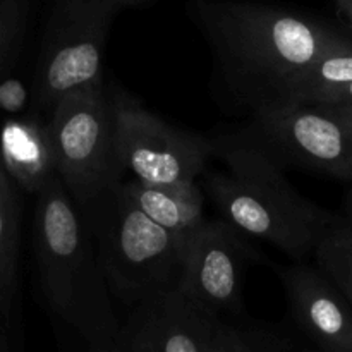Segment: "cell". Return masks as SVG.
Wrapping results in <instances>:
<instances>
[{"label": "cell", "mask_w": 352, "mask_h": 352, "mask_svg": "<svg viewBox=\"0 0 352 352\" xmlns=\"http://www.w3.org/2000/svg\"><path fill=\"white\" fill-rule=\"evenodd\" d=\"M195 16L230 88L251 107L278 89L320 55L349 40L302 14L243 0H201Z\"/></svg>", "instance_id": "1"}, {"label": "cell", "mask_w": 352, "mask_h": 352, "mask_svg": "<svg viewBox=\"0 0 352 352\" xmlns=\"http://www.w3.org/2000/svg\"><path fill=\"white\" fill-rule=\"evenodd\" d=\"M34 250L41 291L52 309L93 351L119 346L122 327L95 241L60 179L38 192Z\"/></svg>", "instance_id": "2"}, {"label": "cell", "mask_w": 352, "mask_h": 352, "mask_svg": "<svg viewBox=\"0 0 352 352\" xmlns=\"http://www.w3.org/2000/svg\"><path fill=\"white\" fill-rule=\"evenodd\" d=\"M226 168L206 175V195L226 222L302 260L315 250L332 215L302 198L265 151L244 136L213 140Z\"/></svg>", "instance_id": "3"}, {"label": "cell", "mask_w": 352, "mask_h": 352, "mask_svg": "<svg viewBox=\"0 0 352 352\" xmlns=\"http://www.w3.org/2000/svg\"><path fill=\"white\" fill-rule=\"evenodd\" d=\"M120 182L78 208L95 241L110 292L134 306L179 285L184 248L134 205Z\"/></svg>", "instance_id": "4"}, {"label": "cell", "mask_w": 352, "mask_h": 352, "mask_svg": "<svg viewBox=\"0 0 352 352\" xmlns=\"http://www.w3.org/2000/svg\"><path fill=\"white\" fill-rule=\"evenodd\" d=\"M57 174L76 206L122 181L116 150L113 98L102 82L58 100L47 120Z\"/></svg>", "instance_id": "5"}, {"label": "cell", "mask_w": 352, "mask_h": 352, "mask_svg": "<svg viewBox=\"0 0 352 352\" xmlns=\"http://www.w3.org/2000/svg\"><path fill=\"white\" fill-rule=\"evenodd\" d=\"M244 138L278 167L294 165L352 181V112L342 107L272 100L254 107Z\"/></svg>", "instance_id": "6"}, {"label": "cell", "mask_w": 352, "mask_h": 352, "mask_svg": "<svg viewBox=\"0 0 352 352\" xmlns=\"http://www.w3.org/2000/svg\"><path fill=\"white\" fill-rule=\"evenodd\" d=\"M120 7L117 0H52L34 72L40 109L103 81V50Z\"/></svg>", "instance_id": "7"}, {"label": "cell", "mask_w": 352, "mask_h": 352, "mask_svg": "<svg viewBox=\"0 0 352 352\" xmlns=\"http://www.w3.org/2000/svg\"><path fill=\"white\" fill-rule=\"evenodd\" d=\"M113 119L120 165L140 181H196L215 151L213 140L170 126L129 96L113 98Z\"/></svg>", "instance_id": "8"}, {"label": "cell", "mask_w": 352, "mask_h": 352, "mask_svg": "<svg viewBox=\"0 0 352 352\" xmlns=\"http://www.w3.org/2000/svg\"><path fill=\"white\" fill-rule=\"evenodd\" d=\"M254 253L226 220H205L186 246L179 289L217 316L243 308V285Z\"/></svg>", "instance_id": "9"}, {"label": "cell", "mask_w": 352, "mask_h": 352, "mask_svg": "<svg viewBox=\"0 0 352 352\" xmlns=\"http://www.w3.org/2000/svg\"><path fill=\"white\" fill-rule=\"evenodd\" d=\"M119 346L134 352H212L222 320L175 287L133 306Z\"/></svg>", "instance_id": "10"}, {"label": "cell", "mask_w": 352, "mask_h": 352, "mask_svg": "<svg viewBox=\"0 0 352 352\" xmlns=\"http://www.w3.org/2000/svg\"><path fill=\"white\" fill-rule=\"evenodd\" d=\"M296 322L325 352H352V306L320 270L294 265L280 272Z\"/></svg>", "instance_id": "11"}, {"label": "cell", "mask_w": 352, "mask_h": 352, "mask_svg": "<svg viewBox=\"0 0 352 352\" xmlns=\"http://www.w3.org/2000/svg\"><path fill=\"white\" fill-rule=\"evenodd\" d=\"M0 160L14 184L26 192L38 195L58 179L47 120L7 119L0 127Z\"/></svg>", "instance_id": "12"}, {"label": "cell", "mask_w": 352, "mask_h": 352, "mask_svg": "<svg viewBox=\"0 0 352 352\" xmlns=\"http://www.w3.org/2000/svg\"><path fill=\"white\" fill-rule=\"evenodd\" d=\"M134 205L157 226L167 230L184 248L205 223V196L196 181L144 182L140 179L120 182Z\"/></svg>", "instance_id": "13"}, {"label": "cell", "mask_w": 352, "mask_h": 352, "mask_svg": "<svg viewBox=\"0 0 352 352\" xmlns=\"http://www.w3.org/2000/svg\"><path fill=\"white\" fill-rule=\"evenodd\" d=\"M352 81V40L330 48L313 64L292 76L274 100L313 102L323 93ZM267 103V102H265Z\"/></svg>", "instance_id": "14"}, {"label": "cell", "mask_w": 352, "mask_h": 352, "mask_svg": "<svg viewBox=\"0 0 352 352\" xmlns=\"http://www.w3.org/2000/svg\"><path fill=\"white\" fill-rule=\"evenodd\" d=\"M17 186L0 160V309L9 313L17 287L21 205Z\"/></svg>", "instance_id": "15"}, {"label": "cell", "mask_w": 352, "mask_h": 352, "mask_svg": "<svg viewBox=\"0 0 352 352\" xmlns=\"http://www.w3.org/2000/svg\"><path fill=\"white\" fill-rule=\"evenodd\" d=\"M318 270L352 306V226L332 219L315 250Z\"/></svg>", "instance_id": "16"}, {"label": "cell", "mask_w": 352, "mask_h": 352, "mask_svg": "<svg viewBox=\"0 0 352 352\" xmlns=\"http://www.w3.org/2000/svg\"><path fill=\"white\" fill-rule=\"evenodd\" d=\"M30 0H0V71L23 40Z\"/></svg>", "instance_id": "17"}, {"label": "cell", "mask_w": 352, "mask_h": 352, "mask_svg": "<svg viewBox=\"0 0 352 352\" xmlns=\"http://www.w3.org/2000/svg\"><path fill=\"white\" fill-rule=\"evenodd\" d=\"M30 100V91L19 78H7L0 81V110L10 116L24 112Z\"/></svg>", "instance_id": "18"}, {"label": "cell", "mask_w": 352, "mask_h": 352, "mask_svg": "<svg viewBox=\"0 0 352 352\" xmlns=\"http://www.w3.org/2000/svg\"><path fill=\"white\" fill-rule=\"evenodd\" d=\"M212 352H261L244 333L222 323Z\"/></svg>", "instance_id": "19"}, {"label": "cell", "mask_w": 352, "mask_h": 352, "mask_svg": "<svg viewBox=\"0 0 352 352\" xmlns=\"http://www.w3.org/2000/svg\"><path fill=\"white\" fill-rule=\"evenodd\" d=\"M313 102L330 103V105L342 107V109H347L352 112V81L323 93V95H320L318 98L313 100Z\"/></svg>", "instance_id": "20"}, {"label": "cell", "mask_w": 352, "mask_h": 352, "mask_svg": "<svg viewBox=\"0 0 352 352\" xmlns=\"http://www.w3.org/2000/svg\"><path fill=\"white\" fill-rule=\"evenodd\" d=\"M333 3H336L337 14L342 19V23L352 33V0H333Z\"/></svg>", "instance_id": "21"}, {"label": "cell", "mask_w": 352, "mask_h": 352, "mask_svg": "<svg viewBox=\"0 0 352 352\" xmlns=\"http://www.w3.org/2000/svg\"><path fill=\"white\" fill-rule=\"evenodd\" d=\"M117 2L124 7V6H138V3L148 2V0H117Z\"/></svg>", "instance_id": "22"}, {"label": "cell", "mask_w": 352, "mask_h": 352, "mask_svg": "<svg viewBox=\"0 0 352 352\" xmlns=\"http://www.w3.org/2000/svg\"><path fill=\"white\" fill-rule=\"evenodd\" d=\"M93 352H134V351L122 349V347H110V349H100V351H93Z\"/></svg>", "instance_id": "23"}, {"label": "cell", "mask_w": 352, "mask_h": 352, "mask_svg": "<svg viewBox=\"0 0 352 352\" xmlns=\"http://www.w3.org/2000/svg\"><path fill=\"white\" fill-rule=\"evenodd\" d=\"M347 210H349V219H351V226H352V195L347 199Z\"/></svg>", "instance_id": "24"}, {"label": "cell", "mask_w": 352, "mask_h": 352, "mask_svg": "<svg viewBox=\"0 0 352 352\" xmlns=\"http://www.w3.org/2000/svg\"><path fill=\"white\" fill-rule=\"evenodd\" d=\"M306 352H316V351H306ZM318 352H325V351H318Z\"/></svg>", "instance_id": "25"}, {"label": "cell", "mask_w": 352, "mask_h": 352, "mask_svg": "<svg viewBox=\"0 0 352 352\" xmlns=\"http://www.w3.org/2000/svg\"><path fill=\"white\" fill-rule=\"evenodd\" d=\"M195 2H201V0H195Z\"/></svg>", "instance_id": "26"}]
</instances>
